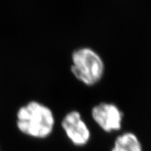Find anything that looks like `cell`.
Returning a JSON list of instances; mask_svg holds the SVG:
<instances>
[{
    "label": "cell",
    "instance_id": "6da1fadb",
    "mask_svg": "<svg viewBox=\"0 0 151 151\" xmlns=\"http://www.w3.org/2000/svg\"><path fill=\"white\" fill-rule=\"evenodd\" d=\"M55 118L53 111L46 103L30 100L16 112V127L22 135L43 141L52 134Z\"/></svg>",
    "mask_w": 151,
    "mask_h": 151
},
{
    "label": "cell",
    "instance_id": "7a4b0ae2",
    "mask_svg": "<svg viewBox=\"0 0 151 151\" xmlns=\"http://www.w3.org/2000/svg\"><path fill=\"white\" fill-rule=\"evenodd\" d=\"M104 70V60L92 48L82 47L73 52L71 71L83 84L92 86L98 83L102 78Z\"/></svg>",
    "mask_w": 151,
    "mask_h": 151
},
{
    "label": "cell",
    "instance_id": "3957f363",
    "mask_svg": "<svg viewBox=\"0 0 151 151\" xmlns=\"http://www.w3.org/2000/svg\"><path fill=\"white\" fill-rule=\"evenodd\" d=\"M91 116L94 122L105 132L110 133L121 129L123 112L114 104H98L92 109Z\"/></svg>",
    "mask_w": 151,
    "mask_h": 151
},
{
    "label": "cell",
    "instance_id": "277c9868",
    "mask_svg": "<svg viewBox=\"0 0 151 151\" xmlns=\"http://www.w3.org/2000/svg\"><path fill=\"white\" fill-rule=\"evenodd\" d=\"M61 125L68 139L75 146H83L89 142L90 130L78 111L67 113L62 119Z\"/></svg>",
    "mask_w": 151,
    "mask_h": 151
},
{
    "label": "cell",
    "instance_id": "5b68a950",
    "mask_svg": "<svg viewBox=\"0 0 151 151\" xmlns=\"http://www.w3.org/2000/svg\"><path fill=\"white\" fill-rule=\"evenodd\" d=\"M111 151H143V149L137 136L128 132L116 138Z\"/></svg>",
    "mask_w": 151,
    "mask_h": 151
},
{
    "label": "cell",
    "instance_id": "8992f818",
    "mask_svg": "<svg viewBox=\"0 0 151 151\" xmlns=\"http://www.w3.org/2000/svg\"><path fill=\"white\" fill-rule=\"evenodd\" d=\"M0 151H1V149H0Z\"/></svg>",
    "mask_w": 151,
    "mask_h": 151
}]
</instances>
